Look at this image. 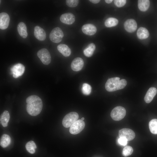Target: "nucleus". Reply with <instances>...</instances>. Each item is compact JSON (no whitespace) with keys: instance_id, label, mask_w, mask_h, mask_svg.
Listing matches in <instances>:
<instances>
[{"instance_id":"22","label":"nucleus","mask_w":157,"mask_h":157,"mask_svg":"<svg viewBox=\"0 0 157 157\" xmlns=\"http://www.w3.org/2000/svg\"><path fill=\"white\" fill-rule=\"evenodd\" d=\"M95 48V45L94 43L90 44L84 50L83 52L84 55L87 57H91L92 55Z\"/></svg>"},{"instance_id":"10","label":"nucleus","mask_w":157,"mask_h":157,"mask_svg":"<svg viewBox=\"0 0 157 157\" xmlns=\"http://www.w3.org/2000/svg\"><path fill=\"white\" fill-rule=\"evenodd\" d=\"M75 16L70 13H66L62 15L60 17V20L63 23L68 25H71L75 21Z\"/></svg>"},{"instance_id":"16","label":"nucleus","mask_w":157,"mask_h":157,"mask_svg":"<svg viewBox=\"0 0 157 157\" xmlns=\"http://www.w3.org/2000/svg\"><path fill=\"white\" fill-rule=\"evenodd\" d=\"M157 92V90L155 87L150 88L147 91L144 97V100L147 103H150Z\"/></svg>"},{"instance_id":"26","label":"nucleus","mask_w":157,"mask_h":157,"mask_svg":"<svg viewBox=\"0 0 157 157\" xmlns=\"http://www.w3.org/2000/svg\"><path fill=\"white\" fill-rule=\"evenodd\" d=\"M149 127L151 133L154 134H157V119H153L149 122Z\"/></svg>"},{"instance_id":"2","label":"nucleus","mask_w":157,"mask_h":157,"mask_svg":"<svg viewBox=\"0 0 157 157\" xmlns=\"http://www.w3.org/2000/svg\"><path fill=\"white\" fill-rule=\"evenodd\" d=\"M127 83V81L125 79L120 80L118 77L111 78L107 80L105 87L107 91L112 92L124 88Z\"/></svg>"},{"instance_id":"18","label":"nucleus","mask_w":157,"mask_h":157,"mask_svg":"<svg viewBox=\"0 0 157 157\" xmlns=\"http://www.w3.org/2000/svg\"><path fill=\"white\" fill-rule=\"evenodd\" d=\"M17 31L19 35L24 38H26L28 36L26 26L23 22H19L17 26Z\"/></svg>"},{"instance_id":"13","label":"nucleus","mask_w":157,"mask_h":157,"mask_svg":"<svg viewBox=\"0 0 157 157\" xmlns=\"http://www.w3.org/2000/svg\"><path fill=\"white\" fill-rule=\"evenodd\" d=\"M84 65V62L82 58L77 57L74 58L71 64V68L74 71H78L83 68Z\"/></svg>"},{"instance_id":"9","label":"nucleus","mask_w":157,"mask_h":157,"mask_svg":"<svg viewBox=\"0 0 157 157\" xmlns=\"http://www.w3.org/2000/svg\"><path fill=\"white\" fill-rule=\"evenodd\" d=\"M119 137L125 138L129 141L134 139L135 134L133 131L130 129L123 128L119 131Z\"/></svg>"},{"instance_id":"4","label":"nucleus","mask_w":157,"mask_h":157,"mask_svg":"<svg viewBox=\"0 0 157 157\" xmlns=\"http://www.w3.org/2000/svg\"><path fill=\"white\" fill-rule=\"evenodd\" d=\"M126 114V110L124 107L121 106H117L112 110L110 116L114 120L118 121L123 118Z\"/></svg>"},{"instance_id":"24","label":"nucleus","mask_w":157,"mask_h":157,"mask_svg":"<svg viewBox=\"0 0 157 157\" xmlns=\"http://www.w3.org/2000/svg\"><path fill=\"white\" fill-rule=\"evenodd\" d=\"M118 23V20L114 17H109L105 21L104 24L107 27H111L116 26Z\"/></svg>"},{"instance_id":"19","label":"nucleus","mask_w":157,"mask_h":157,"mask_svg":"<svg viewBox=\"0 0 157 157\" xmlns=\"http://www.w3.org/2000/svg\"><path fill=\"white\" fill-rule=\"evenodd\" d=\"M137 35L139 39L143 40L146 39L149 37V33L146 28L141 27L138 29Z\"/></svg>"},{"instance_id":"15","label":"nucleus","mask_w":157,"mask_h":157,"mask_svg":"<svg viewBox=\"0 0 157 157\" xmlns=\"http://www.w3.org/2000/svg\"><path fill=\"white\" fill-rule=\"evenodd\" d=\"M83 32L85 34L92 35L96 32L97 29L96 26L93 24H88L83 25L82 27Z\"/></svg>"},{"instance_id":"5","label":"nucleus","mask_w":157,"mask_h":157,"mask_svg":"<svg viewBox=\"0 0 157 157\" xmlns=\"http://www.w3.org/2000/svg\"><path fill=\"white\" fill-rule=\"evenodd\" d=\"M63 36V33L61 29L59 27H56L53 28L49 35L50 40L55 43L60 42Z\"/></svg>"},{"instance_id":"34","label":"nucleus","mask_w":157,"mask_h":157,"mask_svg":"<svg viewBox=\"0 0 157 157\" xmlns=\"http://www.w3.org/2000/svg\"><path fill=\"white\" fill-rule=\"evenodd\" d=\"M84 119V117H82L81 118V120H83Z\"/></svg>"},{"instance_id":"11","label":"nucleus","mask_w":157,"mask_h":157,"mask_svg":"<svg viewBox=\"0 0 157 157\" xmlns=\"http://www.w3.org/2000/svg\"><path fill=\"white\" fill-rule=\"evenodd\" d=\"M125 30L129 33L134 32L137 28V23L136 21L133 19L127 20L124 24Z\"/></svg>"},{"instance_id":"27","label":"nucleus","mask_w":157,"mask_h":157,"mask_svg":"<svg viewBox=\"0 0 157 157\" xmlns=\"http://www.w3.org/2000/svg\"><path fill=\"white\" fill-rule=\"evenodd\" d=\"M92 90V87L89 84L87 83H84L82 85V91L83 93L85 95H89Z\"/></svg>"},{"instance_id":"31","label":"nucleus","mask_w":157,"mask_h":157,"mask_svg":"<svg viewBox=\"0 0 157 157\" xmlns=\"http://www.w3.org/2000/svg\"><path fill=\"white\" fill-rule=\"evenodd\" d=\"M127 140L124 138L119 137L117 140L118 144L123 146L126 145L127 144Z\"/></svg>"},{"instance_id":"20","label":"nucleus","mask_w":157,"mask_h":157,"mask_svg":"<svg viewBox=\"0 0 157 157\" xmlns=\"http://www.w3.org/2000/svg\"><path fill=\"white\" fill-rule=\"evenodd\" d=\"M10 119L9 112L7 110L4 111L1 115L0 118L1 124L3 127H6L8 126Z\"/></svg>"},{"instance_id":"28","label":"nucleus","mask_w":157,"mask_h":157,"mask_svg":"<svg viewBox=\"0 0 157 157\" xmlns=\"http://www.w3.org/2000/svg\"><path fill=\"white\" fill-rule=\"evenodd\" d=\"M133 151V149L132 147L128 146H125L123 148L122 154L124 157H127L132 154Z\"/></svg>"},{"instance_id":"12","label":"nucleus","mask_w":157,"mask_h":157,"mask_svg":"<svg viewBox=\"0 0 157 157\" xmlns=\"http://www.w3.org/2000/svg\"><path fill=\"white\" fill-rule=\"evenodd\" d=\"M10 21L8 15L6 13L3 12L0 14V28L4 30L8 27Z\"/></svg>"},{"instance_id":"23","label":"nucleus","mask_w":157,"mask_h":157,"mask_svg":"<svg viewBox=\"0 0 157 157\" xmlns=\"http://www.w3.org/2000/svg\"><path fill=\"white\" fill-rule=\"evenodd\" d=\"M11 139L10 137L8 135H3L0 139V144L3 148L7 147L10 143Z\"/></svg>"},{"instance_id":"21","label":"nucleus","mask_w":157,"mask_h":157,"mask_svg":"<svg viewBox=\"0 0 157 157\" xmlns=\"http://www.w3.org/2000/svg\"><path fill=\"white\" fill-rule=\"evenodd\" d=\"M150 1L149 0H139L138 1V7L141 11H147L150 6Z\"/></svg>"},{"instance_id":"25","label":"nucleus","mask_w":157,"mask_h":157,"mask_svg":"<svg viewBox=\"0 0 157 157\" xmlns=\"http://www.w3.org/2000/svg\"><path fill=\"white\" fill-rule=\"evenodd\" d=\"M25 147L28 152L31 154H33L35 151V149L37 147L34 141H30L26 143Z\"/></svg>"},{"instance_id":"3","label":"nucleus","mask_w":157,"mask_h":157,"mask_svg":"<svg viewBox=\"0 0 157 157\" xmlns=\"http://www.w3.org/2000/svg\"><path fill=\"white\" fill-rule=\"evenodd\" d=\"M78 114L76 112H71L66 115L63 118L62 123L65 128L70 127L73 124L78 120Z\"/></svg>"},{"instance_id":"8","label":"nucleus","mask_w":157,"mask_h":157,"mask_svg":"<svg viewBox=\"0 0 157 157\" xmlns=\"http://www.w3.org/2000/svg\"><path fill=\"white\" fill-rule=\"evenodd\" d=\"M25 70L24 66L21 63H18L14 65L10 69V70L13 76L17 78L22 76Z\"/></svg>"},{"instance_id":"1","label":"nucleus","mask_w":157,"mask_h":157,"mask_svg":"<svg viewBox=\"0 0 157 157\" xmlns=\"http://www.w3.org/2000/svg\"><path fill=\"white\" fill-rule=\"evenodd\" d=\"M26 109L31 115L36 116L41 112L43 104L41 98L36 95H32L28 97L26 100Z\"/></svg>"},{"instance_id":"30","label":"nucleus","mask_w":157,"mask_h":157,"mask_svg":"<svg viewBox=\"0 0 157 157\" xmlns=\"http://www.w3.org/2000/svg\"><path fill=\"white\" fill-rule=\"evenodd\" d=\"M115 5L118 7H121L124 6L126 4V0H115L114 1Z\"/></svg>"},{"instance_id":"33","label":"nucleus","mask_w":157,"mask_h":157,"mask_svg":"<svg viewBox=\"0 0 157 157\" xmlns=\"http://www.w3.org/2000/svg\"><path fill=\"white\" fill-rule=\"evenodd\" d=\"M105 2L107 3H111L113 1L112 0H105Z\"/></svg>"},{"instance_id":"6","label":"nucleus","mask_w":157,"mask_h":157,"mask_svg":"<svg viewBox=\"0 0 157 157\" xmlns=\"http://www.w3.org/2000/svg\"><path fill=\"white\" fill-rule=\"evenodd\" d=\"M38 58L44 65H48L51 61V56L50 53L47 49H42L39 50L37 53Z\"/></svg>"},{"instance_id":"17","label":"nucleus","mask_w":157,"mask_h":157,"mask_svg":"<svg viewBox=\"0 0 157 157\" xmlns=\"http://www.w3.org/2000/svg\"><path fill=\"white\" fill-rule=\"evenodd\" d=\"M57 48L58 51L65 57H68L71 55V49L65 44H60L57 46Z\"/></svg>"},{"instance_id":"29","label":"nucleus","mask_w":157,"mask_h":157,"mask_svg":"<svg viewBox=\"0 0 157 157\" xmlns=\"http://www.w3.org/2000/svg\"><path fill=\"white\" fill-rule=\"evenodd\" d=\"M78 0H67L66 1V4L70 7H74L76 6L79 3Z\"/></svg>"},{"instance_id":"7","label":"nucleus","mask_w":157,"mask_h":157,"mask_svg":"<svg viewBox=\"0 0 157 157\" xmlns=\"http://www.w3.org/2000/svg\"><path fill=\"white\" fill-rule=\"evenodd\" d=\"M84 122L81 119H78L70 127L69 131L72 134H76L81 132L85 127Z\"/></svg>"},{"instance_id":"14","label":"nucleus","mask_w":157,"mask_h":157,"mask_svg":"<svg viewBox=\"0 0 157 157\" xmlns=\"http://www.w3.org/2000/svg\"><path fill=\"white\" fill-rule=\"evenodd\" d=\"M34 34L35 38L40 41H44L46 38L45 31L42 28L38 26L34 28Z\"/></svg>"},{"instance_id":"32","label":"nucleus","mask_w":157,"mask_h":157,"mask_svg":"<svg viewBox=\"0 0 157 157\" xmlns=\"http://www.w3.org/2000/svg\"><path fill=\"white\" fill-rule=\"evenodd\" d=\"M89 1L92 3L95 4L99 3L100 1L99 0H90Z\"/></svg>"}]
</instances>
